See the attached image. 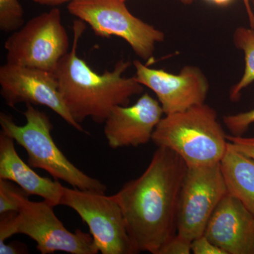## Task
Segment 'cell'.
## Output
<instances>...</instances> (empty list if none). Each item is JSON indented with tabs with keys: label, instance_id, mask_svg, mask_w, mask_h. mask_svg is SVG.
Segmentation results:
<instances>
[{
	"label": "cell",
	"instance_id": "6da1fadb",
	"mask_svg": "<svg viewBox=\"0 0 254 254\" xmlns=\"http://www.w3.org/2000/svg\"><path fill=\"white\" fill-rule=\"evenodd\" d=\"M186 163L169 148L158 147L141 176L115 194L136 253L157 254L177 234V214Z\"/></svg>",
	"mask_w": 254,
	"mask_h": 254
},
{
	"label": "cell",
	"instance_id": "7a4b0ae2",
	"mask_svg": "<svg viewBox=\"0 0 254 254\" xmlns=\"http://www.w3.org/2000/svg\"><path fill=\"white\" fill-rule=\"evenodd\" d=\"M85 23L80 19L73 21L72 48L60 60L54 73L64 102L75 121L81 124L90 118L103 124L115 107L129 104L132 96L143 91V86L135 76H123L131 66L130 62L119 60L112 71L98 73L78 56Z\"/></svg>",
	"mask_w": 254,
	"mask_h": 254
},
{
	"label": "cell",
	"instance_id": "3957f363",
	"mask_svg": "<svg viewBox=\"0 0 254 254\" xmlns=\"http://www.w3.org/2000/svg\"><path fill=\"white\" fill-rule=\"evenodd\" d=\"M152 141L177 153L187 168L220 163L229 143L216 111L205 103L165 115Z\"/></svg>",
	"mask_w": 254,
	"mask_h": 254
},
{
	"label": "cell",
	"instance_id": "277c9868",
	"mask_svg": "<svg viewBox=\"0 0 254 254\" xmlns=\"http://www.w3.org/2000/svg\"><path fill=\"white\" fill-rule=\"evenodd\" d=\"M26 107L24 125H16L4 113L0 114V125L1 131L26 150L28 165L48 172L55 180L66 182L73 188L105 193L104 184L80 170L58 148L51 135L53 125L49 116L29 103Z\"/></svg>",
	"mask_w": 254,
	"mask_h": 254
},
{
	"label": "cell",
	"instance_id": "5b68a950",
	"mask_svg": "<svg viewBox=\"0 0 254 254\" xmlns=\"http://www.w3.org/2000/svg\"><path fill=\"white\" fill-rule=\"evenodd\" d=\"M23 197L18 212H12L4 219L1 226L3 238L17 234L29 237L36 242V249L42 254L57 252L71 254H96L99 250L91 233L78 229L68 231L55 215L54 207L49 203L35 202Z\"/></svg>",
	"mask_w": 254,
	"mask_h": 254
},
{
	"label": "cell",
	"instance_id": "8992f818",
	"mask_svg": "<svg viewBox=\"0 0 254 254\" xmlns=\"http://www.w3.org/2000/svg\"><path fill=\"white\" fill-rule=\"evenodd\" d=\"M67 8L97 36L120 37L144 60H151L156 44L165 40L163 31L133 16L123 0H73Z\"/></svg>",
	"mask_w": 254,
	"mask_h": 254
},
{
	"label": "cell",
	"instance_id": "52a82bcc",
	"mask_svg": "<svg viewBox=\"0 0 254 254\" xmlns=\"http://www.w3.org/2000/svg\"><path fill=\"white\" fill-rule=\"evenodd\" d=\"M6 63L55 72L68 53L69 39L61 11L53 8L30 19L4 43Z\"/></svg>",
	"mask_w": 254,
	"mask_h": 254
},
{
	"label": "cell",
	"instance_id": "ba28073f",
	"mask_svg": "<svg viewBox=\"0 0 254 254\" xmlns=\"http://www.w3.org/2000/svg\"><path fill=\"white\" fill-rule=\"evenodd\" d=\"M60 205L73 209L86 222L100 253L136 254L115 195L64 187Z\"/></svg>",
	"mask_w": 254,
	"mask_h": 254
},
{
	"label": "cell",
	"instance_id": "9c48e42d",
	"mask_svg": "<svg viewBox=\"0 0 254 254\" xmlns=\"http://www.w3.org/2000/svg\"><path fill=\"white\" fill-rule=\"evenodd\" d=\"M227 193L220 163L187 168L179 203L177 235L190 242L203 235L209 220Z\"/></svg>",
	"mask_w": 254,
	"mask_h": 254
},
{
	"label": "cell",
	"instance_id": "30bf717a",
	"mask_svg": "<svg viewBox=\"0 0 254 254\" xmlns=\"http://www.w3.org/2000/svg\"><path fill=\"white\" fill-rule=\"evenodd\" d=\"M0 86L8 106L21 103L46 106L78 131L86 132L65 105L54 73L6 63L0 67Z\"/></svg>",
	"mask_w": 254,
	"mask_h": 254
},
{
	"label": "cell",
	"instance_id": "8fae6325",
	"mask_svg": "<svg viewBox=\"0 0 254 254\" xmlns=\"http://www.w3.org/2000/svg\"><path fill=\"white\" fill-rule=\"evenodd\" d=\"M138 83L154 92L165 115L180 113L205 103L209 83L200 68L185 66L175 74L163 69L148 67L134 60Z\"/></svg>",
	"mask_w": 254,
	"mask_h": 254
},
{
	"label": "cell",
	"instance_id": "7c38bea8",
	"mask_svg": "<svg viewBox=\"0 0 254 254\" xmlns=\"http://www.w3.org/2000/svg\"><path fill=\"white\" fill-rule=\"evenodd\" d=\"M163 114L160 102L148 93L141 95L131 106L115 107L104 123L108 145L117 149L146 144L152 140Z\"/></svg>",
	"mask_w": 254,
	"mask_h": 254
},
{
	"label": "cell",
	"instance_id": "4fadbf2b",
	"mask_svg": "<svg viewBox=\"0 0 254 254\" xmlns=\"http://www.w3.org/2000/svg\"><path fill=\"white\" fill-rule=\"evenodd\" d=\"M203 235L226 254H254V216L229 193L215 209Z\"/></svg>",
	"mask_w": 254,
	"mask_h": 254
},
{
	"label": "cell",
	"instance_id": "5bb4252c",
	"mask_svg": "<svg viewBox=\"0 0 254 254\" xmlns=\"http://www.w3.org/2000/svg\"><path fill=\"white\" fill-rule=\"evenodd\" d=\"M14 141L2 131L0 133V179L9 180L29 195H37L53 207L60 205L64 186L58 180L38 175L20 158Z\"/></svg>",
	"mask_w": 254,
	"mask_h": 254
},
{
	"label": "cell",
	"instance_id": "9a60e30c",
	"mask_svg": "<svg viewBox=\"0 0 254 254\" xmlns=\"http://www.w3.org/2000/svg\"><path fill=\"white\" fill-rule=\"evenodd\" d=\"M220 167L229 194L254 216V159L240 153L229 142Z\"/></svg>",
	"mask_w": 254,
	"mask_h": 254
},
{
	"label": "cell",
	"instance_id": "2e32d148",
	"mask_svg": "<svg viewBox=\"0 0 254 254\" xmlns=\"http://www.w3.org/2000/svg\"><path fill=\"white\" fill-rule=\"evenodd\" d=\"M233 42L237 49L244 52L245 60L243 76L230 91V100L237 102L242 91L254 82V29L243 26L237 28L234 32Z\"/></svg>",
	"mask_w": 254,
	"mask_h": 254
},
{
	"label": "cell",
	"instance_id": "e0dca14e",
	"mask_svg": "<svg viewBox=\"0 0 254 254\" xmlns=\"http://www.w3.org/2000/svg\"><path fill=\"white\" fill-rule=\"evenodd\" d=\"M23 13L18 0H0V30L9 33L22 27Z\"/></svg>",
	"mask_w": 254,
	"mask_h": 254
},
{
	"label": "cell",
	"instance_id": "ac0fdd59",
	"mask_svg": "<svg viewBox=\"0 0 254 254\" xmlns=\"http://www.w3.org/2000/svg\"><path fill=\"white\" fill-rule=\"evenodd\" d=\"M29 195L9 180L0 179V214L18 212L23 197Z\"/></svg>",
	"mask_w": 254,
	"mask_h": 254
},
{
	"label": "cell",
	"instance_id": "d6986e66",
	"mask_svg": "<svg viewBox=\"0 0 254 254\" xmlns=\"http://www.w3.org/2000/svg\"><path fill=\"white\" fill-rule=\"evenodd\" d=\"M223 123L233 136H243L250 125L254 123V109L250 111L225 115Z\"/></svg>",
	"mask_w": 254,
	"mask_h": 254
},
{
	"label": "cell",
	"instance_id": "ffe728a7",
	"mask_svg": "<svg viewBox=\"0 0 254 254\" xmlns=\"http://www.w3.org/2000/svg\"><path fill=\"white\" fill-rule=\"evenodd\" d=\"M190 243L176 234L162 246L157 254H190L191 253Z\"/></svg>",
	"mask_w": 254,
	"mask_h": 254
},
{
	"label": "cell",
	"instance_id": "44dd1931",
	"mask_svg": "<svg viewBox=\"0 0 254 254\" xmlns=\"http://www.w3.org/2000/svg\"><path fill=\"white\" fill-rule=\"evenodd\" d=\"M190 247L191 253L194 254H226L218 246L214 245L204 235L192 241Z\"/></svg>",
	"mask_w": 254,
	"mask_h": 254
},
{
	"label": "cell",
	"instance_id": "7402d4cb",
	"mask_svg": "<svg viewBox=\"0 0 254 254\" xmlns=\"http://www.w3.org/2000/svg\"><path fill=\"white\" fill-rule=\"evenodd\" d=\"M227 139L235 149L254 159V136L247 138L230 134L227 135Z\"/></svg>",
	"mask_w": 254,
	"mask_h": 254
},
{
	"label": "cell",
	"instance_id": "603a6c76",
	"mask_svg": "<svg viewBox=\"0 0 254 254\" xmlns=\"http://www.w3.org/2000/svg\"><path fill=\"white\" fill-rule=\"evenodd\" d=\"M27 247L21 242H14L9 244L0 242V254H28Z\"/></svg>",
	"mask_w": 254,
	"mask_h": 254
},
{
	"label": "cell",
	"instance_id": "cb8c5ba5",
	"mask_svg": "<svg viewBox=\"0 0 254 254\" xmlns=\"http://www.w3.org/2000/svg\"><path fill=\"white\" fill-rule=\"evenodd\" d=\"M246 11H247V16H248L249 21L250 23V27L254 29V15L253 8L251 4V0H242Z\"/></svg>",
	"mask_w": 254,
	"mask_h": 254
},
{
	"label": "cell",
	"instance_id": "d4e9b609",
	"mask_svg": "<svg viewBox=\"0 0 254 254\" xmlns=\"http://www.w3.org/2000/svg\"><path fill=\"white\" fill-rule=\"evenodd\" d=\"M34 2L43 5H48V6H58L63 4L64 3L71 1L73 0H32Z\"/></svg>",
	"mask_w": 254,
	"mask_h": 254
},
{
	"label": "cell",
	"instance_id": "484cf974",
	"mask_svg": "<svg viewBox=\"0 0 254 254\" xmlns=\"http://www.w3.org/2000/svg\"><path fill=\"white\" fill-rule=\"evenodd\" d=\"M205 1L213 3V4L218 5V6H225L230 4L233 0H205Z\"/></svg>",
	"mask_w": 254,
	"mask_h": 254
},
{
	"label": "cell",
	"instance_id": "4316f807",
	"mask_svg": "<svg viewBox=\"0 0 254 254\" xmlns=\"http://www.w3.org/2000/svg\"><path fill=\"white\" fill-rule=\"evenodd\" d=\"M123 1H126V0H123ZM180 2H182V4L190 5L191 4L193 3V0H178Z\"/></svg>",
	"mask_w": 254,
	"mask_h": 254
},
{
	"label": "cell",
	"instance_id": "83f0119b",
	"mask_svg": "<svg viewBox=\"0 0 254 254\" xmlns=\"http://www.w3.org/2000/svg\"><path fill=\"white\" fill-rule=\"evenodd\" d=\"M252 4H253V11H254V0H252Z\"/></svg>",
	"mask_w": 254,
	"mask_h": 254
}]
</instances>
